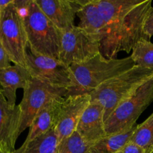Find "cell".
<instances>
[{
  "label": "cell",
  "instance_id": "cell-1",
  "mask_svg": "<svg viewBox=\"0 0 153 153\" xmlns=\"http://www.w3.org/2000/svg\"><path fill=\"white\" fill-rule=\"evenodd\" d=\"M152 3V0H97L105 23L100 42L104 58L115 59L120 52L129 53L137 42L147 40L143 28Z\"/></svg>",
  "mask_w": 153,
  "mask_h": 153
},
{
  "label": "cell",
  "instance_id": "cell-2",
  "mask_svg": "<svg viewBox=\"0 0 153 153\" xmlns=\"http://www.w3.org/2000/svg\"><path fill=\"white\" fill-rule=\"evenodd\" d=\"M15 4L22 16L30 50L59 60L61 31L43 13L35 0H15Z\"/></svg>",
  "mask_w": 153,
  "mask_h": 153
},
{
  "label": "cell",
  "instance_id": "cell-3",
  "mask_svg": "<svg viewBox=\"0 0 153 153\" xmlns=\"http://www.w3.org/2000/svg\"><path fill=\"white\" fill-rule=\"evenodd\" d=\"M131 55L125 58L106 59L101 54L81 64H73L72 85L67 89L68 96L90 94L109 79L134 67Z\"/></svg>",
  "mask_w": 153,
  "mask_h": 153
},
{
  "label": "cell",
  "instance_id": "cell-4",
  "mask_svg": "<svg viewBox=\"0 0 153 153\" xmlns=\"http://www.w3.org/2000/svg\"><path fill=\"white\" fill-rule=\"evenodd\" d=\"M153 76V70L134 66L109 79L89 94L91 102H97L105 110V121L118 105L129 97Z\"/></svg>",
  "mask_w": 153,
  "mask_h": 153
},
{
  "label": "cell",
  "instance_id": "cell-5",
  "mask_svg": "<svg viewBox=\"0 0 153 153\" xmlns=\"http://www.w3.org/2000/svg\"><path fill=\"white\" fill-rule=\"evenodd\" d=\"M152 102L153 76L121 102L106 119V134H118L132 128L140 114Z\"/></svg>",
  "mask_w": 153,
  "mask_h": 153
},
{
  "label": "cell",
  "instance_id": "cell-6",
  "mask_svg": "<svg viewBox=\"0 0 153 153\" xmlns=\"http://www.w3.org/2000/svg\"><path fill=\"white\" fill-rule=\"evenodd\" d=\"M67 88L53 86L37 79H32L23 90L20 108L19 134L30 128L39 114L52 102L67 97Z\"/></svg>",
  "mask_w": 153,
  "mask_h": 153
},
{
  "label": "cell",
  "instance_id": "cell-7",
  "mask_svg": "<svg viewBox=\"0 0 153 153\" xmlns=\"http://www.w3.org/2000/svg\"><path fill=\"white\" fill-rule=\"evenodd\" d=\"M0 41L10 61L15 65L25 67L28 40L22 16L15 4V0L1 11Z\"/></svg>",
  "mask_w": 153,
  "mask_h": 153
},
{
  "label": "cell",
  "instance_id": "cell-8",
  "mask_svg": "<svg viewBox=\"0 0 153 153\" xmlns=\"http://www.w3.org/2000/svg\"><path fill=\"white\" fill-rule=\"evenodd\" d=\"M100 41L75 25L61 33L59 61L70 67L100 55Z\"/></svg>",
  "mask_w": 153,
  "mask_h": 153
},
{
  "label": "cell",
  "instance_id": "cell-9",
  "mask_svg": "<svg viewBox=\"0 0 153 153\" xmlns=\"http://www.w3.org/2000/svg\"><path fill=\"white\" fill-rule=\"evenodd\" d=\"M25 67L32 79L67 89L72 85L70 67L58 59L34 53L28 47L25 55Z\"/></svg>",
  "mask_w": 153,
  "mask_h": 153
},
{
  "label": "cell",
  "instance_id": "cell-10",
  "mask_svg": "<svg viewBox=\"0 0 153 153\" xmlns=\"http://www.w3.org/2000/svg\"><path fill=\"white\" fill-rule=\"evenodd\" d=\"M91 102L89 94L68 96L63 100L54 127L58 143L68 138L76 131L78 123Z\"/></svg>",
  "mask_w": 153,
  "mask_h": 153
},
{
  "label": "cell",
  "instance_id": "cell-11",
  "mask_svg": "<svg viewBox=\"0 0 153 153\" xmlns=\"http://www.w3.org/2000/svg\"><path fill=\"white\" fill-rule=\"evenodd\" d=\"M20 117L19 106L9 104L0 88V149L4 152L12 153L16 149Z\"/></svg>",
  "mask_w": 153,
  "mask_h": 153
},
{
  "label": "cell",
  "instance_id": "cell-12",
  "mask_svg": "<svg viewBox=\"0 0 153 153\" xmlns=\"http://www.w3.org/2000/svg\"><path fill=\"white\" fill-rule=\"evenodd\" d=\"M40 8L61 33L75 26V16L83 0H35Z\"/></svg>",
  "mask_w": 153,
  "mask_h": 153
},
{
  "label": "cell",
  "instance_id": "cell-13",
  "mask_svg": "<svg viewBox=\"0 0 153 153\" xmlns=\"http://www.w3.org/2000/svg\"><path fill=\"white\" fill-rule=\"evenodd\" d=\"M76 131L89 146L106 137L103 106L97 102H91L82 114Z\"/></svg>",
  "mask_w": 153,
  "mask_h": 153
},
{
  "label": "cell",
  "instance_id": "cell-14",
  "mask_svg": "<svg viewBox=\"0 0 153 153\" xmlns=\"http://www.w3.org/2000/svg\"><path fill=\"white\" fill-rule=\"evenodd\" d=\"M76 15L79 18L77 26L101 42L105 37V23L97 0H83Z\"/></svg>",
  "mask_w": 153,
  "mask_h": 153
},
{
  "label": "cell",
  "instance_id": "cell-15",
  "mask_svg": "<svg viewBox=\"0 0 153 153\" xmlns=\"http://www.w3.org/2000/svg\"><path fill=\"white\" fill-rule=\"evenodd\" d=\"M31 79L28 69L22 66L14 64L0 70V86L9 104L16 105V90L25 89Z\"/></svg>",
  "mask_w": 153,
  "mask_h": 153
},
{
  "label": "cell",
  "instance_id": "cell-16",
  "mask_svg": "<svg viewBox=\"0 0 153 153\" xmlns=\"http://www.w3.org/2000/svg\"><path fill=\"white\" fill-rule=\"evenodd\" d=\"M64 98L52 102L39 114L29 128L28 134L24 141L25 143L34 140L37 137L46 134L55 127L58 111Z\"/></svg>",
  "mask_w": 153,
  "mask_h": 153
},
{
  "label": "cell",
  "instance_id": "cell-17",
  "mask_svg": "<svg viewBox=\"0 0 153 153\" xmlns=\"http://www.w3.org/2000/svg\"><path fill=\"white\" fill-rule=\"evenodd\" d=\"M136 127L137 124L128 131L107 135L90 145L86 153H117L129 141Z\"/></svg>",
  "mask_w": 153,
  "mask_h": 153
},
{
  "label": "cell",
  "instance_id": "cell-18",
  "mask_svg": "<svg viewBox=\"0 0 153 153\" xmlns=\"http://www.w3.org/2000/svg\"><path fill=\"white\" fill-rule=\"evenodd\" d=\"M58 140L54 128L34 140L25 143L12 153H56Z\"/></svg>",
  "mask_w": 153,
  "mask_h": 153
},
{
  "label": "cell",
  "instance_id": "cell-19",
  "mask_svg": "<svg viewBox=\"0 0 153 153\" xmlns=\"http://www.w3.org/2000/svg\"><path fill=\"white\" fill-rule=\"evenodd\" d=\"M130 141L146 151L153 149V113L142 123L137 125Z\"/></svg>",
  "mask_w": 153,
  "mask_h": 153
},
{
  "label": "cell",
  "instance_id": "cell-20",
  "mask_svg": "<svg viewBox=\"0 0 153 153\" xmlns=\"http://www.w3.org/2000/svg\"><path fill=\"white\" fill-rule=\"evenodd\" d=\"M131 57L135 66L153 70V43L150 40H140L133 49Z\"/></svg>",
  "mask_w": 153,
  "mask_h": 153
},
{
  "label": "cell",
  "instance_id": "cell-21",
  "mask_svg": "<svg viewBox=\"0 0 153 153\" xmlns=\"http://www.w3.org/2000/svg\"><path fill=\"white\" fill-rule=\"evenodd\" d=\"M89 145L75 131L70 137L59 142L56 153H86Z\"/></svg>",
  "mask_w": 153,
  "mask_h": 153
},
{
  "label": "cell",
  "instance_id": "cell-22",
  "mask_svg": "<svg viewBox=\"0 0 153 153\" xmlns=\"http://www.w3.org/2000/svg\"><path fill=\"white\" fill-rule=\"evenodd\" d=\"M147 152H149V151H146L143 148L140 147L138 145L135 144L134 143L129 140L117 153H146Z\"/></svg>",
  "mask_w": 153,
  "mask_h": 153
},
{
  "label": "cell",
  "instance_id": "cell-23",
  "mask_svg": "<svg viewBox=\"0 0 153 153\" xmlns=\"http://www.w3.org/2000/svg\"><path fill=\"white\" fill-rule=\"evenodd\" d=\"M143 31L147 40H150L151 37L153 36V7L149 10L145 21Z\"/></svg>",
  "mask_w": 153,
  "mask_h": 153
},
{
  "label": "cell",
  "instance_id": "cell-24",
  "mask_svg": "<svg viewBox=\"0 0 153 153\" xmlns=\"http://www.w3.org/2000/svg\"><path fill=\"white\" fill-rule=\"evenodd\" d=\"M10 63L11 61H10V58L0 41V70L10 67L11 66Z\"/></svg>",
  "mask_w": 153,
  "mask_h": 153
},
{
  "label": "cell",
  "instance_id": "cell-25",
  "mask_svg": "<svg viewBox=\"0 0 153 153\" xmlns=\"http://www.w3.org/2000/svg\"><path fill=\"white\" fill-rule=\"evenodd\" d=\"M14 1V0H0V10H3Z\"/></svg>",
  "mask_w": 153,
  "mask_h": 153
},
{
  "label": "cell",
  "instance_id": "cell-26",
  "mask_svg": "<svg viewBox=\"0 0 153 153\" xmlns=\"http://www.w3.org/2000/svg\"><path fill=\"white\" fill-rule=\"evenodd\" d=\"M0 153H6V152H4V151H3V150H1V149H0Z\"/></svg>",
  "mask_w": 153,
  "mask_h": 153
},
{
  "label": "cell",
  "instance_id": "cell-27",
  "mask_svg": "<svg viewBox=\"0 0 153 153\" xmlns=\"http://www.w3.org/2000/svg\"><path fill=\"white\" fill-rule=\"evenodd\" d=\"M146 153H153V149L152 150H150V151H149V152H147Z\"/></svg>",
  "mask_w": 153,
  "mask_h": 153
},
{
  "label": "cell",
  "instance_id": "cell-28",
  "mask_svg": "<svg viewBox=\"0 0 153 153\" xmlns=\"http://www.w3.org/2000/svg\"><path fill=\"white\" fill-rule=\"evenodd\" d=\"M0 19H1V10H0Z\"/></svg>",
  "mask_w": 153,
  "mask_h": 153
}]
</instances>
